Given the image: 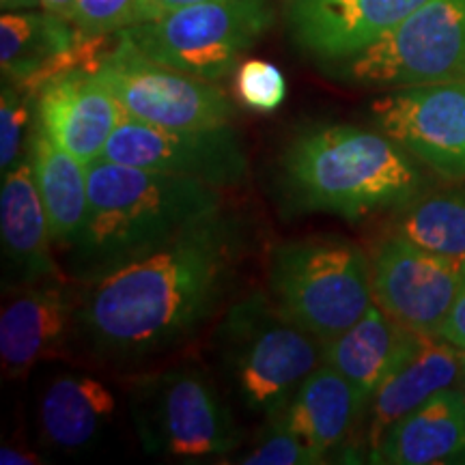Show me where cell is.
<instances>
[{"instance_id": "cell-1", "label": "cell", "mask_w": 465, "mask_h": 465, "mask_svg": "<svg viewBox=\"0 0 465 465\" xmlns=\"http://www.w3.org/2000/svg\"><path fill=\"white\" fill-rule=\"evenodd\" d=\"M242 252V224L218 212L147 257L95 278L78 317L86 339L116 360L182 345L223 306Z\"/></svg>"}, {"instance_id": "cell-2", "label": "cell", "mask_w": 465, "mask_h": 465, "mask_svg": "<svg viewBox=\"0 0 465 465\" xmlns=\"http://www.w3.org/2000/svg\"><path fill=\"white\" fill-rule=\"evenodd\" d=\"M89 168V209L69 248L72 272L91 282L153 252L213 213L223 212V188L95 160Z\"/></svg>"}, {"instance_id": "cell-3", "label": "cell", "mask_w": 465, "mask_h": 465, "mask_svg": "<svg viewBox=\"0 0 465 465\" xmlns=\"http://www.w3.org/2000/svg\"><path fill=\"white\" fill-rule=\"evenodd\" d=\"M284 199L298 212H325L356 223L401 209L424 190L407 151L383 132L322 125L300 134L281 158Z\"/></svg>"}, {"instance_id": "cell-4", "label": "cell", "mask_w": 465, "mask_h": 465, "mask_svg": "<svg viewBox=\"0 0 465 465\" xmlns=\"http://www.w3.org/2000/svg\"><path fill=\"white\" fill-rule=\"evenodd\" d=\"M218 347L243 407L270 420L282 414L302 381L323 364L325 349L265 293L248 295L226 311Z\"/></svg>"}, {"instance_id": "cell-5", "label": "cell", "mask_w": 465, "mask_h": 465, "mask_svg": "<svg viewBox=\"0 0 465 465\" xmlns=\"http://www.w3.org/2000/svg\"><path fill=\"white\" fill-rule=\"evenodd\" d=\"M270 287L284 312L323 345L375 304L371 259L358 243L341 237L278 243L270 261Z\"/></svg>"}, {"instance_id": "cell-6", "label": "cell", "mask_w": 465, "mask_h": 465, "mask_svg": "<svg viewBox=\"0 0 465 465\" xmlns=\"http://www.w3.org/2000/svg\"><path fill=\"white\" fill-rule=\"evenodd\" d=\"M272 22L270 0H209L168 11L121 33L151 61L218 83L237 69Z\"/></svg>"}, {"instance_id": "cell-7", "label": "cell", "mask_w": 465, "mask_h": 465, "mask_svg": "<svg viewBox=\"0 0 465 465\" xmlns=\"http://www.w3.org/2000/svg\"><path fill=\"white\" fill-rule=\"evenodd\" d=\"M325 72L371 89L465 80V0H429L369 48L325 65Z\"/></svg>"}, {"instance_id": "cell-8", "label": "cell", "mask_w": 465, "mask_h": 465, "mask_svg": "<svg viewBox=\"0 0 465 465\" xmlns=\"http://www.w3.org/2000/svg\"><path fill=\"white\" fill-rule=\"evenodd\" d=\"M136 392V427L147 450L205 459L224 457L240 446L229 407L199 371H164L143 380Z\"/></svg>"}, {"instance_id": "cell-9", "label": "cell", "mask_w": 465, "mask_h": 465, "mask_svg": "<svg viewBox=\"0 0 465 465\" xmlns=\"http://www.w3.org/2000/svg\"><path fill=\"white\" fill-rule=\"evenodd\" d=\"M95 74L125 116L141 124L209 130L229 125L235 114L220 86L151 61L124 33Z\"/></svg>"}, {"instance_id": "cell-10", "label": "cell", "mask_w": 465, "mask_h": 465, "mask_svg": "<svg viewBox=\"0 0 465 465\" xmlns=\"http://www.w3.org/2000/svg\"><path fill=\"white\" fill-rule=\"evenodd\" d=\"M377 130L449 182H465V80L392 89L371 104Z\"/></svg>"}, {"instance_id": "cell-11", "label": "cell", "mask_w": 465, "mask_h": 465, "mask_svg": "<svg viewBox=\"0 0 465 465\" xmlns=\"http://www.w3.org/2000/svg\"><path fill=\"white\" fill-rule=\"evenodd\" d=\"M104 160L199 179L216 188L242 183L248 160L231 125L171 130L124 116L104 149Z\"/></svg>"}, {"instance_id": "cell-12", "label": "cell", "mask_w": 465, "mask_h": 465, "mask_svg": "<svg viewBox=\"0 0 465 465\" xmlns=\"http://www.w3.org/2000/svg\"><path fill=\"white\" fill-rule=\"evenodd\" d=\"M371 265L375 302L383 312L411 332L438 336L455 300L461 261L440 257L391 232Z\"/></svg>"}, {"instance_id": "cell-13", "label": "cell", "mask_w": 465, "mask_h": 465, "mask_svg": "<svg viewBox=\"0 0 465 465\" xmlns=\"http://www.w3.org/2000/svg\"><path fill=\"white\" fill-rule=\"evenodd\" d=\"M429 0H287L293 44L323 65L358 54Z\"/></svg>"}, {"instance_id": "cell-14", "label": "cell", "mask_w": 465, "mask_h": 465, "mask_svg": "<svg viewBox=\"0 0 465 465\" xmlns=\"http://www.w3.org/2000/svg\"><path fill=\"white\" fill-rule=\"evenodd\" d=\"M124 108L89 69L56 75L35 97V125L86 166L100 160Z\"/></svg>"}, {"instance_id": "cell-15", "label": "cell", "mask_w": 465, "mask_h": 465, "mask_svg": "<svg viewBox=\"0 0 465 465\" xmlns=\"http://www.w3.org/2000/svg\"><path fill=\"white\" fill-rule=\"evenodd\" d=\"M463 380L461 353L440 336L410 332L392 369L369 401L366 446L373 452L401 418Z\"/></svg>"}, {"instance_id": "cell-16", "label": "cell", "mask_w": 465, "mask_h": 465, "mask_svg": "<svg viewBox=\"0 0 465 465\" xmlns=\"http://www.w3.org/2000/svg\"><path fill=\"white\" fill-rule=\"evenodd\" d=\"M371 463H465V391L446 388L388 429Z\"/></svg>"}, {"instance_id": "cell-17", "label": "cell", "mask_w": 465, "mask_h": 465, "mask_svg": "<svg viewBox=\"0 0 465 465\" xmlns=\"http://www.w3.org/2000/svg\"><path fill=\"white\" fill-rule=\"evenodd\" d=\"M0 235L11 274L25 284L58 281L50 250V224L35 183L31 158L3 173L0 188Z\"/></svg>"}, {"instance_id": "cell-18", "label": "cell", "mask_w": 465, "mask_h": 465, "mask_svg": "<svg viewBox=\"0 0 465 465\" xmlns=\"http://www.w3.org/2000/svg\"><path fill=\"white\" fill-rule=\"evenodd\" d=\"M74 322V304L58 284L28 287L0 312V360L7 377H25L61 349Z\"/></svg>"}, {"instance_id": "cell-19", "label": "cell", "mask_w": 465, "mask_h": 465, "mask_svg": "<svg viewBox=\"0 0 465 465\" xmlns=\"http://www.w3.org/2000/svg\"><path fill=\"white\" fill-rule=\"evenodd\" d=\"M364 411L362 394L345 375L323 362L302 381L276 420L328 457L347 444Z\"/></svg>"}, {"instance_id": "cell-20", "label": "cell", "mask_w": 465, "mask_h": 465, "mask_svg": "<svg viewBox=\"0 0 465 465\" xmlns=\"http://www.w3.org/2000/svg\"><path fill=\"white\" fill-rule=\"evenodd\" d=\"M28 158L48 216L52 242L69 250L83 231L89 209V168L52 141L35 121Z\"/></svg>"}, {"instance_id": "cell-21", "label": "cell", "mask_w": 465, "mask_h": 465, "mask_svg": "<svg viewBox=\"0 0 465 465\" xmlns=\"http://www.w3.org/2000/svg\"><path fill=\"white\" fill-rule=\"evenodd\" d=\"M114 410L106 383L89 375H58L39 401L42 438L54 449H84L108 427Z\"/></svg>"}, {"instance_id": "cell-22", "label": "cell", "mask_w": 465, "mask_h": 465, "mask_svg": "<svg viewBox=\"0 0 465 465\" xmlns=\"http://www.w3.org/2000/svg\"><path fill=\"white\" fill-rule=\"evenodd\" d=\"M410 332L411 330L388 317L375 302L356 325L339 339L325 342L323 362L345 375L369 407L371 397L392 369Z\"/></svg>"}, {"instance_id": "cell-23", "label": "cell", "mask_w": 465, "mask_h": 465, "mask_svg": "<svg viewBox=\"0 0 465 465\" xmlns=\"http://www.w3.org/2000/svg\"><path fill=\"white\" fill-rule=\"evenodd\" d=\"M397 212L392 232L440 257L465 259V188L420 192Z\"/></svg>"}, {"instance_id": "cell-24", "label": "cell", "mask_w": 465, "mask_h": 465, "mask_svg": "<svg viewBox=\"0 0 465 465\" xmlns=\"http://www.w3.org/2000/svg\"><path fill=\"white\" fill-rule=\"evenodd\" d=\"M31 119H35V97L20 86L3 80V93H0V171L3 173L28 158L25 143L33 134V130L28 134Z\"/></svg>"}, {"instance_id": "cell-25", "label": "cell", "mask_w": 465, "mask_h": 465, "mask_svg": "<svg viewBox=\"0 0 465 465\" xmlns=\"http://www.w3.org/2000/svg\"><path fill=\"white\" fill-rule=\"evenodd\" d=\"M235 89L237 100L252 113L270 114L276 113L287 100V80L274 63L248 58L235 69Z\"/></svg>"}, {"instance_id": "cell-26", "label": "cell", "mask_w": 465, "mask_h": 465, "mask_svg": "<svg viewBox=\"0 0 465 465\" xmlns=\"http://www.w3.org/2000/svg\"><path fill=\"white\" fill-rule=\"evenodd\" d=\"M323 461L322 452L306 444L276 418H272L246 457L240 459L243 465H315Z\"/></svg>"}, {"instance_id": "cell-27", "label": "cell", "mask_w": 465, "mask_h": 465, "mask_svg": "<svg viewBox=\"0 0 465 465\" xmlns=\"http://www.w3.org/2000/svg\"><path fill=\"white\" fill-rule=\"evenodd\" d=\"M141 22V0H78L74 25L89 37H102L121 33Z\"/></svg>"}, {"instance_id": "cell-28", "label": "cell", "mask_w": 465, "mask_h": 465, "mask_svg": "<svg viewBox=\"0 0 465 465\" xmlns=\"http://www.w3.org/2000/svg\"><path fill=\"white\" fill-rule=\"evenodd\" d=\"M438 336L457 349H465V259L461 261V276H459L455 300H452V306L444 323H441Z\"/></svg>"}, {"instance_id": "cell-29", "label": "cell", "mask_w": 465, "mask_h": 465, "mask_svg": "<svg viewBox=\"0 0 465 465\" xmlns=\"http://www.w3.org/2000/svg\"><path fill=\"white\" fill-rule=\"evenodd\" d=\"M209 3V0H141L143 5V22L155 20V17L168 14V11L190 7V5Z\"/></svg>"}, {"instance_id": "cell-30", "label": "cell", "mask_w": 465, "mask_h": 465, "mask_svg": "<svg viewBox=\"0 0 465 465\" xmlns=\"http://www.w3.org/2000/svg\"><path fill=\"white\" fill-rule=\"evenodd\" d=\"M42 9L50 11L67 22H75V14H78V0H39Z\"/></svg>"}, {"instance_id": "cell-31", "label": "cell", "mask_w": 465, "mask_h": 465, "mask_svg": "<svg viewBox=\"0 0 465 465\" xmlns=\"http://www.w3.org/2000/svg\"><path fill=\"white\" fill-rule=\"evenodd\" d=\"M0 463L3 465H33V463H42V459H37V455L28 450H17V449H7L3 446L0 450Z\"/></svg>"}, {"instance_id": "cell-32", "label": "cell", "mask_w": 465, "mask_h": 465, "mask_svg": "<svg viewBox=\"0 0 465 465\" xmlns=\"http://www.w3.org/2000/svg\"><path fill=\"white\" fill-rule=\"evenodd\" d=\"M0 5H3V11H25L42 7L39 0H0Z\"/></svg>"}, {"instance_id": "cell-33", "label": "cell", "mask_w": 465, "mask_h": 465, "mask_svg": "<svg viewBox=\"0 0 465 465\" xmlns=\"http://www.w3.org/2000/svg\"><path fill=\"white\" fill-rule=\"evenodd\" d=\"M459 353H461V369H463V381H465V349H459Z\"/></svg>"}]
</instances>
